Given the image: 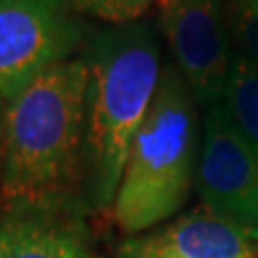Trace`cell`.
I'll list each match as a JSON object with an SVG mask.
<instances>
[{
  "label": "cell",
  "instance_id": "obj_1",
  "mask_svg": "<svg viewBox=\"0 0 258 258\" xmlns=\"http://www.w3.org/2000/svg\"><path fill=\"white\" fill-rule=\"evenodd\" d=\"M88 60L43 71L5 103L0 198L11 211H60L86 172Z\"/></svg>",
  "mask_w": 258,
  "mask_h": 258
},
{
  "label": "cell",
  "instance_id": "obj_10",
  "mask_svg": "<svg viewBox=\"0 0 258 258\" xmlns=\"http://www.w3.org/2000/svg\"><path fill=\"white\" fill-rule=\"evenodd\" d=\"M235 54L258 69V0H222Z\"/></svg>",
  "mask_w": 258,
  "mask_h": 258
},
{
  "label": "cell",
  "instance_id": "obj_5",
  "mask_svg": "<svg viewBox=\"0 0 258 258\" xmlns=\"http://www.w3.org/2000/svg\"><path fill=\"white\" fill-rule=\"evenodd\" d=\"M172 64L205 108L220 103L235 60L222 0H159Z\"/></svg>",
  "mask_w": 258,
  "mask_h": 258
},
{
  "label": "cell",
  "instance_id": "obj_9",
  "mask_svg": "<svg viewBox=\"0 0 258 258\" xmlns=\"http://www.w3.org/2000/svg\"><path fill=\"white\" fill-rule=\"evenodd\" d=\"M220 103L258 157V69L237 54Z\"/></svg>",
  "mask_w": 258,
  "mask_h": 258
},
{
  "label": "cell",
  "instance_id": "obj_4",
  "mask_svg": "<svg viewBox=\"0 0 258 258\" xmlns=\"http://www.w3.org/2000/svg\"><path fill=\"white\" fill-rule=\"evenodd\" d=\"M69 0H0V101H9L80 43Z\"/></svg>",
  "mask_w": 258,
  "mask_h": 258
},
{
  "label": "cell",
  "instance_id": "obj_8",
  "mask_svg": "<svg viewBox=\"0 0 258 258\" xmlns=\"http://www.w3.org/2000/svg\"><path fill=\"white\" fill-rule=\"evenodd\" d=\"M0 258H101L86 230L58 211H11L0 222Z\"/></svg>",
  "mask_w": 258,
  "mask_h": 258
},
{
  "label": "cell",
  "instance_id": "obj_3",
  "mask_svg": "<svg viewBox=\"0 0 258 258\" xmlns=\"http://www.w3.org/2000/svg\"><path fill=\"white\" fill-rule=\"evenodd\" d=\"M196 144V99L174 64H166L147 118L132 140L112 203L120 230L138 235L183 207L198 168Z\"/></svg>",
  "mask_w": 258,
  "mask_h": 258
},
{
  "label": "cell",
  "instance_id": "obj_6",
  "mask_svg": "<svg viewBox=\"0 0 258 258\" xmlns=\"http://www.w3.org/2000/svg\"><path fill=\"white\" fill-rule=\"evenodd\" d=\"M203 207L258 237V157L222 103L207 108L198 159Z\"/></svg>",
  "mask_w": 258,
  "mask_h": 258
},
{
  "label": "cell",
  "instance_id": "obj_12",
  "mask_svg": "<svg viewBox=\"0 0 258 258\" xmlns=\"http://www.w3.org/2000/svg\"><path fill=\"white\" fill-rule=\"evenodd\" d=\"M0 176H3V132H0Z\"/></svg>",
  "mask_w": 258,
  "mask_h": 258
},
{
  "label": "cell",
  "instance_id": "obj_11",
  "mask_svg": "<svg viewBox=\"0 0 258 258\" xmlns=\"http://www.w3.org/2000/svg\"><path fill=\"white\" fill-rule=\"evenodd\" d=\"M71 9L91 18L118 24H132L153 5V0H69Z\"/></svg>",
  "mask_w": 258,
  "mask_h": 258
},
{
  "label": "cell",
  "instance_id": "obj_7",
  "mask_svg": "<svg viewBox=\"0 0 258 258\" xmlns=\"http://www.w3.org/2000/svg\"><path fill=\"white\" fill-rule=\"evenodd\" d=\"M116 258H258V237L200 207L153 232L127 239Z\"/></svg>",
  "mask_w": 258,
  "mask_h": 258
},
{
  "label": "cell",
  "instance_id": "obj_2",
  "mask_svg": "<svg viewBox=\"0 0 258 258\" xmlns=\"http://www.w3.org/2000/svg\"><path fill=\"white\" fill-rule=\"evenodd\" d=\"M86 60V189L95 209H108L159 86V37L149 22L118 24L95 39Z\"/></svg>",
  "mask_w": 258,
  "mask_h": 258
}]
</instances>
